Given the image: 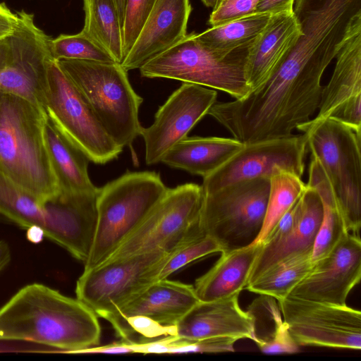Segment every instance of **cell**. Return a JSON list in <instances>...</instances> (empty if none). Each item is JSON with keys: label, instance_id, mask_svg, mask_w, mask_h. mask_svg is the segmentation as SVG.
I'll return each mask as SVG.
<instances>
[{"label": "cell", "instance_id": "obj_1", "mask_svg": "<svg viewBox=\"0 0 361 361\" xmlns=\"http://www.w3.org/2000/svg\"><path fill=\"white\" fill-rule=\"evenodd\" d=\"M97 315L78 299L41 283L20 289L0 308V341H27L74 353L98 345Z\"/></svg>", "mask_w": 361, "mask_h": 361}, {"label": "cell", "instance_id": "obj_2", "mask_svg": "<svg viewBox=\"0 0 361 361\" xmlns=\"http://www.w3.org/2000/svg\"><path fill=\"white\" fill-rule=\"evenodd\" d=\"M44 110L16 94L0 104V171L43 204L55 202L59 189L47 149Z\"/></svg>", "mask_w": 361, "mask_h": 361}, {"label": "cell", "instance_id": "obj_3", "mask_svg": "<svg viewBox=\"0 0 361 361\" xmlns=\"http://www.w3.org/2000/svg\"><path fill=\"white\" fill-rule=\"evenodd\" d=\"M56 61L109 136L123 149L131 148L140 135L138 114L143 98L131 86L128 71L116 62Z\"/></svg>", "mask_w": 361, "mask_h": 361}, {"label": "cell", "instance_id": "obj_4", "mask_svg": "<svg viewBox=\"0 0 361 361\" xmlns=\"http://www.w3.org/2000/svg\"><path fill=\"white\" fill-rule=\"evenodd\" d=\"M159 173L126 172L99 188L97 223L85 269L105 262L137 228L167 190Z\"/></svg>", "mask_w": 361, "mask_h": 361}, {"label": "cell", "instance_id": "obj_5", "mask_svg": "<svg viewBox=\"0 0 361 361\" xmlns=\"http://www.w3.org/2000/svg\"><path fill=\"white\" fill-rule=\"evenodd\" d=\"M251 43L230 52L219 51L203 45L196 38V32H192L148 60L139 70L144 78L195 84L240 99L251 91L245 72Z\"/></svg>", "mask_w": 361, "mask_h": 361}, {"label": "cell", "instance_id": "obj_6", "mask_svg": "<svg viewBox=\"0 0 361 361\" xmlns=\"http://www.w3.org/2000/svg\"><path fill=\"white\" fill-rule=\"evenodd\" d=\"M311 157L326 173L347 231L360 236L361 227V136L331 118H314L299 126Z\"/></svg>", "mask_w": 361, "mask_h": 361}, {"label": "cell", "instance_id": "obj_7", "mask_svg": "<svg viewBox=\"0 0 361 361\" xmlns=\"http://www.w3.org/2000/svg\"><path fill=\"white\" fill-rule=\"evenodd\" d=\"M0 214L23 228L41 227L45 237L73 257L90 247L96 226V209L87 199L61 200L43 204L0 171Z\"/></svg>", "mask_w": 361, "mask_h": 361}, {"label": "cell", "instance_id": "obj_8", "mask_svg": "<svg viewBox=\"0 0 361 361\" xmlns=\"http://www.w3.org/2000/svg\"><path fill=\"white\" fill-rule=\"evenodd\" d=\"M269 189V178L260 177L203 193L198 227L221 253L252 245L263 225Z\"/></svg>", "mask_w": 361, "mask_h": 361}, {"label": "cell", "instance_id": "obj_9", "mask_svg": "<svg viewBox=\"0 0 361 361\" xmlns=\"http://www.w3.org/2000/svg\"><path fill=\"white\" fill-rule=\"evenodd\" d=\"M40 106L54 126L87 157L104 164L123 148L104 130L81 94L54 59L49 62Z\"/></svg>", "mask_w": 361, "mask_h": 361}, {"label": "cell", "instance_id": "obj_10", "mask_svg": "<svg viewBox=\"0 0 361 361\" xmlns=\"http://www.w3.org/2000/svg\"><path fill=\"white\" fill-rule=\"evenodd\" d=\"M169 252L158 250L106 260L83 273L76 282V298L97 317L106 319L118 309L157 281Z\"/></svg>", "mask_w": 361, "mask_h": 361}, {"label": "cell", "instance_id": "obj_11", "mask_svg": "<svg viewBox=\"0 0 361 361\" xmlns=\"http://www.w3.org/2000/svg\"><path fill=\"white\" fill-rule=\"evenodd\" d=\"M202 198V186L196 183L168 188L142 223L106 260L158 250L170 252L197 224Z\"/></svg>", "mask_w": 361, "mask_h": 361}, {"label": "cell", "instance_id": "obj_12", "mask_svg": "<svg viewBox=\"0 0 361 361\" xmlns=\"http://www.w3.org/2000/svg\"><path fill=\"white\" fill-rule=\"evenodd\" d=\"M278 302L283 321L298 345L361 349L360 310L289 296Z\"/></svg>", "mask_w": 361, "mask_h": 361}, {"label": "cell", "instance_id": "obj_13", "mask_svg": "<svg viewBox=\"0 0 361 361\" xmlns=\"http://www.w3.org/2000/svg\"><path fill=\"white\" fill-rule=\"evenodd\" d=\"M307 150L303 133L245 145L220 167L203 178V193L245 180L269 178L279 170L301 178Z\"/></svg>", "mask_w": 361, "mask_h": 361}, {"label": "cell", "instance_id": "obj_14", "mask_svg": "<svg viewBox=\"0 0 361 361\" xmlns=\"http://www.w3.org/2000/svg\"><path fill=\"white\" fill-rule=\"evenodd\" d=\"M50 54L32 21L19 17L14 32L0 40V89L39 105V92Z\"/></svg>", "mask_w": 361, "mask_h": 361}, {"label": "cell", "instance_id": "obj_15", "mask_svg": "<svg viewBox=\"0 0 361 361\" xmlns=\"http://www.w3.org/2000/svg\"><path fill=\"white\" fill-rule=\"evenodd\" d=\"M215 90L183 82L157 110L153 123L142 127L140 135L145 146V162H160L165 154L187 137L190 130L216 102Z\"/></svg>", "mask_w": 361, "mask_h": 361}, {"label": "cell", "instance_id": "obj_16", "mask_svg": "<svg viewBox=\"0 0 361 361\" xmlns=\"http://www.w3.org/2000/svg\"><path fill=\"white\" fill-rule=\"evenodd\" d=\"M360 278V238L348 233L329 254L314 262L310 272L288 296L345 305L348 294Z\"/></svg>", "mask_w": 361, "mask_h": 361}, {"label": "cell", "instance_id": "obj_17", "mask_svg": "<svg viewBox=\"0 0 361 361\" xmlns=\"http://www.w3.org/2000/svg\"><path fill=\"white\" fill-rule=\"evenodd\" d=\"M329 83L323 87L315 118H331L361 133V25L344 42L336 57Z\"/></svg>", "mask_w": 361, "mask_h": 361}, {"label": "cell", "instance_id": "obj_18", "mask_svg": "<svg viewBox=\"0 0 361 361\" xmlns=\"http://www.w3.org/2000/svg\"><path fill=\"white\" fill-rule=\"evenodd\" d=\"M238 295L199 301L175 325L174 336L186 340L230 336L257 343L255 317L250 310L240 308Z\"/></svg>", "mask_w": 361, "mask_h": 361}, {"label": "cell", "instance_id": "obj_19", "mask_svg": "<svg viewBox=\"0 0 361 361\" xmlns=\"http://www.w3.org/2000/svg\"><path fill=\"white\" fill-rule=\"evenodd\" d=\"M191 11L190 0H155L121 66L127 71L139 69L182 39Z\"/></svg>", "mask_w": 361, "mask_h": 361}, {"label": "cell", "instance_id": "obj_20", "mask_svg": "<svg viewBox=\"0 0 361 361\" xmlns=\"http://www.w3.org/2000/svg\"><path fill=\"white\" fill-rule=\"evenodd\" d=\"M199 301L192 285L165 279L150 284L106 320L113 325L140 317L162 326H173Z\"/></svg>", "mask_w": 361, "mask_h": 361}, {"label": "cell", "instance_id": "obj_21", "mask_svg": "<svg viewBox=\"0 0 361 361\" xmlns=\"http://www.w3.org/2000/svg\"><path fill=\"white\" fill-rule=\"evenodd\" d=\"M301 35L300 25L293 11L271 14L248 48L245 72L251 91L273 73Z\"/></svg>", "mask_w": 361, "mask_h": 361}, {"label": "cell", "instance_id": "obj_22", "mask_svg": "<svg viewBox=\"0 0 361 361\" xmlns=\"http://www.w3.org/2000/svg\"><path fill=\"white\" fill-rule=\"evenodd\" d=\"M301 200L302 210L298 221L277 242L262 245L252 266L247 284L255 281L271 265L284 258L295 255L312 253L322 220L323 205L318 192L307 185L301 195Z\"/></svg>", "mask_w": 361, "mask_h": 361}, {"label": "cell", "instance_id": "obj_23", "mask_svg": "<svg viewBox=\"0 0 361 361\" xmlns=\"http://www.w3.org/2000/svg\"><path fill=\"white\" fill-rule=\"evenodd\" d=\"M262 244L221 253L219 259L193 286L200 301L208 302L240 294L247 284Z\"/></svg>", "mask_w": 361, "mask_h": 361}, {"label": "cell", "instance_id": "obj_24", "mask_svg": "<svg viewBox=\"0 0 361 361\" xmlns=\"http://www.w3.org/2000/svg\"><path fill=\"white\" fill-rule=\"evenodd\" d=\"M44 135L59 196L69 197L97 194L99 188L92 183L88 174L89 159L54 126L47 116Z\"/></svg>", "mask_w": 361, "mask_h": 361}, {"label": "cell", "instance_id": "obj_25", "mask_svg": "<svg viewBox=\"0 0 361 361\" xmlns=\"http://www.w3.org/2000/svg\"><path fill=\"white\" fill-rule=\"evenodd\" d=\"M244 145L235 138L186 137L171 147L161 161L170 167L204 178L227 161Z\"/></svg>", "mask_w": 361, "mask_h": 361}, {"label": "cell", "instance_id": "obj_26", "mask_svg": "<svg viewBox=\"0 0 361 361\" xmlns=\"http://www.w3.org/2000/svg\"><path fill=\"white\" fill-rule=\"evenodd\" d=\"M306 185L318 192L323 205L322 220L312 252V261L316 262L329 254L348 232L330 182L321 164L312 157Z\"/></svg>", "mask_w": 361, "mask_h": 361}, {"label": "cell", "instance_id": "obj_27", "mask_svg": "<svg viewBox=\"0 0 361 361\" xmlns=\"http://www.w3.org/2000/svg\"><path fill=\"white\" fill-rule=\"evenodd\" d=\"M84 11L81 31L115 62L121 63L123 30L114 0H84Z\"/></svg>", "mask_w": 361, "mask_h": 361}, {"label": "cell", "instance_id": "obj_28", "mask_svg": "<svg viewBox=\"0 0 361 361\" xmlns=\"http://www.w3.org/2000/svg\"><path fill=\"white\" fill-rule=\"evenodd\" d=\"M313 265L312 253L288 257L271 265L245 288L279 301L288 295Z\"/></svg>", "mask_w": 361, "mask_h": 361}, {"label": "cell", "instance_id": "obj_29", "mask_svg": "<svg viewBox=\"0 0 361 361\" xmlns=\"http://www.w3.org/2000/svg\"><path fill=\"white\" fill-rule=\"evenodd\" d=\"M271 16L268 12H255L196 32V38L211 49L230 52L252 42L265 27Z\"/></svg>", "mask_w": 361, "mask_h": 361}, {"label": "cell", "instance_id": "obj_30", "mask_svg": "<svg viewBox=\"0 0 361 361\" xmlns=\"http://www.w3.org/2000/svg\"><path fill=\"white\" fill-rule=\"evenodd\" d=\"M269 181L270 189L263 225L253 243H263L306 188L300 177L283 170L277 171L269 178Z\"/></svg>", "mask_w": 361, "mask_h": 361}, {"label": "cell", "instance_id": "obj_31", "mask_svg": "<svg viewBox=\"0 0 361 361\" xmlns=\"http://www.w3.org/2000/svg\"><path fill=\"white\" fill-rule=\"evenodd\" d=\"M221 252L220 245L204 234L197 224L167 253L159 269L157 281L168 279L171 274L195 260Z\"/></svg>", "mask_w": 361, "mask_h": 361}, {"label": "cell", "instance_id": "obj_32", "mask_svg": "<svg viewBox=\"0 0 361 361\" xmlns=\"http://www.w3.org/2000/svg\"><path fill=\"white\" fill-rule=\"evenodd\" d=\"M51 52L54 60L80 59L115 62L82 31L75 35H61L51 40Z\"/></svg>", "mask_w": 361, "mask_h": 361}, {"label": "cell", "instance_id": "obj_33", "mask_svg": "<svg viewBox=\"0 0 361 361\" xmlns=\"http://www.w3.org/2000/svg\"><path fill=\"white\" fill-rule=\"evenodd\" d=\"M274 329L267 336L259 338L256 343L266 354H291L299 351V345L291 336L287 324L282 321L279 307L274 300L271 305Z\"/></svg>", "mask_w": 361, "mask_h": 361}, {"label": "cell", "instance_id": "obj_34", "mask_svg": "<svg viewBox=\"0 0 361 361\" xmlns=\"http://www.w3.org/2000/svg\"><path fill=\"white\" fill-rule=\"evenodd\" d=\"M154 1L155 0H126L125 16L122 28L123 53L124 58L130 51L139 35Z\"/></svg>", "mask_w": 361, "mask_h": 361}, {"label": "cell", "instance_id": "obj_35", "mask_svg": "<svg viewBox=\"0 0 361 361\" xmlns=\"http://www.w3.org/2000/svg\"><path fill=\"white\" fill-rule=\"evenodd\" d=\"M238 338L218 336L200 340H186L172 336L168 343L167 354L185 353H224L234 351Z\"/></svg>", "mask_w": 361, "mask_h": 361}, {"label": "cell", "instance_id": "obj_36", "mask_svg": "<svg viewBox=\"0 0 361 361\" xmlns=\"http://www.w3.org/2000/svg\"><path fill=\"white\" fill-rule=\"evenodd\" d=\"M259 0H220L209 18L211 26L219 25L255 13Z\"/></svg>", "mask_w": 361, "mask_h": 361}, {"label": "cell", "instance_id": "obj_37", "mask_svg": "<svg viewBox=\"0 0 361 361\" xmlns=\"http://www.w3.org/2000/svg\"><path fill=\"white\" fill-rule=\"evenodd\" d=\"M130 341L121 339L106 345L93 346L86 349L80 350L75 353V354H126L133 353L131 348Z\"/></svg>", "mask_w": 361, "mask_h": 361}, {"label": "cell", "instance_id": "obj_38", "mask_svg": "<svg viewBox=\"0 0 361 361\" xmlns=\"http://www.w3.org/2000/svg\"><path fill=\"white\" fill-rule=\"evenodd\" d=\"M18 21L17 13H13L5 3H0V40L11 35Z\"/></svg>", "mask_w": 361, "mask_h": 361}, {"label": "cell", "instance_id": "obj_39", "mask_svg": "<svg viewBox=\"0 0 361 361\" xmlns=\"http://www.w3.org/2000/svg\"><path fill=\"white\" fill-rule=\"evenodd\" d=\"M295 0H259L255 12H268L271 14L281 11H293Z\"/></svg>", "mask_w": 361, "mask_h": 361}, {"label": "cell", "instance_id": "obj_40", "mask_svg": "<svg viewBox=\"0 0 361 361\" xmlns=\"http://www.w3.org/2000/svg\"><path fill=\"white\" fill-rule=\"evenodd\" d=\"M26 236L30 243H39L42 241L45 234L41 227L33 225L27 228Z\"/></svg>", "mask_w": 361, "mask_h": 361}, {"label": "cell", "instance_id": "obj_41", "mask_svg": "<svg viewBox=\"0 0 361 361\" xmlns=\"http://www.w3.org/2000/svg\"><path fill=\"white\" fill-rule=\"evenodd\" d=\"M11 254L8 245L0 241V272L11 261Z\"/></svg>", "mask_w": 361, "mask_h": 361}, {"label": "cell", "instance_id": "obj_42", "mask_svg": "<svg viewBox=\"0 0 361 361\" xmlns=\"http://www.w3.org/2000/svg\"><path fill=\"white\" fill-rule=\"evenodd\" d=\"M202 1V3L207 6V7H209V8H214L219 0H201Z\"/></svg>", "mask_w": 361, "mask_h": 361}, {"label": "cell", "instance_id": "obj_43", "mask_svg": "<svg viewBox=\"0 0 361 361\" xmlns=\"http://www.w3.org/2000/svg\"><path fill=\"white\" fill-rule=\"evenodd\" d=\"M3 93H4V92L0 89V104H1Z\"/></svg>", "mask_w": 361, "mask_h": 361}, {"label": "cell", "instance_id": "obj_44", "mask_svg": "<svg viewBox=\"0 0 361 361\" xmlns=\"http://www.w3.org/2000/svg\"><path fill=\"white\" fill-rule=\"evenodd\" d=\"M219 1H220V0H219ZM219 1H218V2H219ZM217 4H218V3H217Z\"/></svg>", "mask_w": 361, "mask_h": 361}]
</instances>
